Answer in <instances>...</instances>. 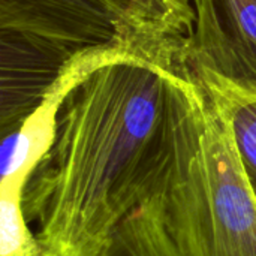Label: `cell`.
I'll return each instance as SVG.
<instances>
[{
  "label": "cell",
  "mask_w": 256,
  "mask_h": 256,
  "mask_svg": "<svg viewBox=\"0 0 256 256\" xmlns=\"http://www.w3.org/2000/svg\"><path fill=\"white\" fill-rule=\"evenodd\" d=\"M146 196L178 256H256V198L225 105L194 76Z\"/></svg>",
  "instance_id": "cell-2"
},
{
  "label": "cell",
  "mask_w": 256,
  "mask_h": 256,
  "mask_svg": "<svg viewBox=\"0 0 256 256\" xmlns=\"http://www.w3.org/2000/svg\"><path fill=\"white\" fill-rule=\"evenodd\" d=\"M213 93H216L225 105L236 147L256 198V99L222 94L218 92Z\"/></svg>",
  "instance_id": "cell-9"
},
{
  "label": "cell",
  "mask_w": 256,
  "mask_h": 256,
  "mask_svg": "<svg viewBox=\"0 0 256 256\" xmlns=\"http://www.w3.org/2000/svg\"><path fill=\"white\" fill-rule=\"evenodd\" d=\"M190 84L182 51L130 46L68 92L22 195L26 219L52 255L98 256L142 202Z\"/></svg>",
  "instance_id": "cell-1"
},
{
  "label": "cell",
  "mask_w": 256,
  "mask_h": 256,
  "mask_svg": "<svg viewBox=\"0 0 256 256\" xmlns=\"http://www.w3.org/2000/svg\"><path fill=\"white\" fill-rule=\"evenodd\" d=\"M132 42L152 50H178L189 36L194 9L174 0H106Z\"/></svg>",
  "instance_id": "cell-6"
},
{
  "label": "cell",
  "mask_w": 256,
  "mask_h": 256,
  "mask_svg": "<svg viewBox=\"0 0 256 256\" xmlns=\"http://www.w3.org/2000/svg\"><path fill=\"white\" fill-rule=\"evenodd\" d=\"M183 62L208 90L256 99V0H192Z\"/></svg>",
  "instance_id": "cell-3"
},
{
  "label": "cell",
  "mask_w": 256,
  "mask_h": 256,
  "mask_svg": "<svg viewBox=\"0 0 256 256\" xmlns=\"http://www.w3.org/2000/svg\"><path fill=\"white\" fill-rule=\"evenodd\" d=\"M98 256H178L158 213L146 196L112 231Z\"/></svg>",
  "instance_id": "cell-7"
},
{
  "label": "cell",
  "mask_w": 256,
  "mask_h": 256,
  "mask_svg": "<svg viewBox=\"0 0 256 256\" xmlns=\"http://www.w3.org/2000/svg\"><path fill=\"white\" fill-rule=\"evenodd\" d=\"M22 195L20 189H0V256H54L30 230Z\"/></svg>",
  "instance_id": "cell-8"
},
{
  "label": "cell",
  "mask_w": 256,
  "mask_h": 256,
  "mask_svg": "<svg viewBox=\"0 0 256 256\" xmlns=\"http://www.w3.org/2000/svg\"><path fill=\"white\" fill-rule=\"evenodd\" d=\"M176 3H178L182 8H186V9H192L190 6V0H174Z\"/></svg>",
  "instance_id": "cell-10"
},
{
  "label": "cell",
  "mask_w": 256,
  "mask_h": 256,
  "mask_svg": "<svg viewBox=\"0 0 256 256\" xmlns=\"http://www.w3.org/2000/svg\"><path fill=\"white\" fill-rule=\"evenodd\" d=\"M81 54L39 36L0 28V130L28 117Z\"/></svg>",
  "instance_id": "cell-5"
},
{
  "label": "cell",
  "mask_w": 256,
  "mask_h": 256,
  "mask_svg": "<svg viewBox=\"0 0 256 256\" xmlns=\"http://www.w3.org/2000/svg\"><path fill=\"white\" fill-rule=\"evenodd\" d=\"M0 28L39 36L76 52L141 46L130 40L106 0H0Z\"/></svg>",
  "instance_id": "cell-4"
}]
</instances>
